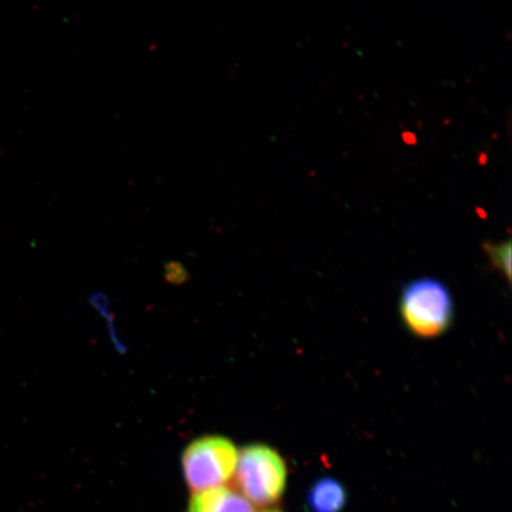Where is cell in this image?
Wrapping results in <instances>:
<instances>
[{
  "label": "cell",
  "instance_id": "obj_6",
  "mask_svg": "<svg viewBox=\"0 0 512 512\" xmlns=\"http://www.w3.org/2000/svg\"><path fill=\"white\" fill-rule=\"evenodd\" d=\"M488 255L492 265L498 268L505 277L510 278L511 274V246L510 242L498 243L488 247Z\"/></svg>",
  "mask_w": 512,
  "mask_h": 512
},
{
  "label": "cell",
  "instance_id": "obj_3",
  "mask_svg": "<svg viewBox=\"0 0 512 512\" xmlns=\"http://www.w3.org/2000/svg\"><path fill=\"white\" fill-rule=\"evenodd\" d=\"M400 312L407 329L420 338H435L450 328L454 305L448 288L433 278L407 285L400 299Z\"/></svg>",
  "mask_w": 512,
  "mask_h": 512
},
{
  "label": "cell",
  "instance_id": "obj_2",
  "mask_svg": "<svg viewBox=\"0 0 512 512\" xmlns=\"http://www.w3.org/2000/svg\"><path fill=\"white\" fill-rule=\"evenodd\" d=\"M239 450L221 435H204L192 440L182 453V471L189 490L220 488L234 478Z\"/></svg>",
  "mask_w": 512,
  "mask_h": 512
},
{
  "label": "cell",
  "instance_id": "obj_1",
  "mask_svg": "<svg viewBox=\"0 0 512 512\" xmlns=\"http://www.w3.org/2000/svg\"><path fill=\"white\" fill-rule=\"evenodd\" d=\"M235 482L242 496L258 507H270L284 496L287 467L271 446L248 445L239 452Z\"/></svg>",
  "mask_w": 512,
  "mask_h": 512
},
{
  "label": "cell",
  "instance_id": "obj_4",
  "mask_svg": "<svg viewBox=\"0 0 512 512\" xmlns=\"http://www.w3.org/2000/svg\"><path fill=\"white\" fill-rule=\"evenodd\" d=\"M187 512H255L253 504L239 491L220 486L194 492L189 499Z\"/></svg>",
  "mask_w": 512,
  "mask_h": 512
},
{
  "label": "cell",
  "instance_id": "obj_8",
  "mask_svg": "<svg viewBox=\"0 0 512 512\" xmlns=\"http://www.w3.org/2000/svg\"><path fill=\"white\" fill-rule=\"evenodd\" d=\"M478 162L480 165H485L486 163H488V155H486L485 152L480 153L478 157Z\"/></svg>",
  "mask_w": 512,
  "mask_h": 512
},
{
  "label": "cell",
  "instance_id": "obj_5",
  "mask_svg": "<svg viewBox=\"0 0 512 512\" xmlns=\"http://www.w3.org/2000/svg\"><path fill=\"white\" fill-rule=\"evenodd\" d=\"M347 502V489L334 477L317 479L306 495V507L310 512H342Z\"/></svg>",
  "mask_w": 512,
  "mask_h": 512
},
{
  "label": "cell",
  "instance_id": "obj_7",
  "mask_svg": "<svg viewBox=\"0 0 512 512\" xmlns=\"http://www.w3.org/2000/svg\"><path fill=\"white\" fill-rule=\"evenodd\" d=\"M403 142L407 145H415L418 143V139H416L415 134L413 132H403L402 134Z\"/></svg>",
  "mask_w": 512,
  "mask_h": 512
},
{
  "label": "cell",
  "instance_id": "obj_9",
  "mask_svg": "<svg viewBox=\"0 0 512 512\" xmlns=\"http://www.w3.org/2000/svg\"><path fill=\"white\" fill-rule=\"evenodd\" d=\"M265 512H281V511H278V510H270V511H265Z\"/></svg>",
  "mask_w": 512,
  "mask_h": 512
}]
</instances>
